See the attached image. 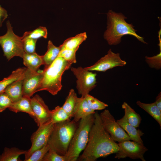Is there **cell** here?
<instances>
[{"instance_id": "6da1fadb", "label": "cell", "mask_w": 161, "mask_h": 161, "mask_svg": "<svg viewBox=\"0 0 161 161\" xmlns=\"http://www.w3.org/2000/svg\"><path fill=\"white\" fill-rule=\"evenodd\" d=\"M94 121L90 130L88 142L83 153L77 159L79 161H95L100 157L116 153L118 144L104 128L100 115L94 114Z\"/></svg>"}, {"instance_id": "7a4b0ae2", "label": "cell", "mask_w": 161, "mask_h": 161, "mask_svg": "<svg viewBox=\"0 0 161 161\" xmlns=\"http://www.w3.org/2000/svg\"><path fill=\"white\" fill-rule=\"evenodd\" d=\"M106 14L107 27L103 37L109 45L119 44L122 41V37L126 35L134 36L140 41L147 44L143 37L137 33V30L133 25L126 21L127 18L122 13H116L112 10H109Z\"/></svg>"}, {"instance_id": "3957f363", "label": "cell", "mask_w": 161, "mask_h": 161, "mask_svg": "<svg viewBox=\"0 0 161 161\" xmlns=\"http://www.w3.org/2000/svg\"><path fill=\"white\" fill-rule=\"evenodd\" d=\"M72 64L63 58L58 56L48 67L43 70V77L37 92L45 90L53 95H57L62 88V76Z\"/></svg>"}, {"instance_id": "277c9868", "label": "cell", "mask_w": 161, "mask_h": 161, "mask_svg": "<svg viewBox=\"0 0 161 161\" xmlns=\"http://www.w3.org/2000/svg\"><path fill=\"white\" fill-rule=\"evenodd\" d=\"M78 122L69 119L54 124L47 144L50 148L61 156L66 154Z\"/></svg>"}, {"instance_id": "5b68a950", "label": "cell", "mask_w": 161, "mask_h": 161, "mask_svg": "<svg viewBox=\"0 0 161 161\" xmlns=\"http://www.w3.org/2000/svg\"><path fill=\"white\" fill-rule=\"evenodd\" d=\"M94 114L81 119L64 156L66 161H76L88 142L89 133L94 122Z\"/></svg>"}, {"instance_id": "8992f818", "label": "cell", "mask_w": 161, "mask_h": 161, "mask_svg": "<svg viewBox=\"0 0 161 161\" xmlns=\"http://www.w3.org/2000/svg\"><path fill=\"white\" fill-rule=\"evenodd\" d=\"M7 32L4 35L0 36V45L4 53V55L8 61L15 56L22 58L25 53L22 36L16 35L13 31V27L10 21L6 23Z\"/></svg>"}, {"instance_id": "52a82bcc", "label": "cell", "mask_w": 161, "mask_h": 161, "mask_svg": "<svg viewBox=\"0 0 161 161\" xmlns=\"http://www.w3.org/2000/svg\"><path fill=\"white\" fill-rule=\"evenodd\" d=\"M71 69L77 79L76 88L79 94L85 97L96 86V74L81 66L72 67Z\"/></svg>"}, {"instance_id": "ba28073f", "label": "cell", "mask_w": 161, "mask_h": 161, "mask_svg": "<svg viewBox=\"0 0 161 161\" xmlns=\"http://www.w3.org/2000/svg\"><path fill=\"white\" fill-rule=\"evenodd\" d=\"M54 124L51 120L38 126L37 130L31 137L32 145L30 148L27 151L25 154V161L35 151L40 149L47 144L52 131Z\"/></svg>"}, {"instance_id": "9c48e42d", "label": "cell", "mask_w": 161, "mask_h": 161, "mask_svg": "<svg viewBox=\"0 0 161 161\" xmlns=\"http://www.w3.org/2000/svg\"><path fill=\"white\" fill-rule=\"evenodd\" d=\"M100 115L104 128L115 141L119 143L131 140L109 110L105 109Z\"/></svg>"}, {"instance_id": "30bf717a", "label": "cell", "mask_w": 161, "mask_h": 161, "mask_svg": "<svg viewBox=\"0 0 161 161\" xmlns=\"http://www.w3.org/2000/svg\"><path fill=\"white\" fill-rule=\"evenodd\" d=\"M118 144L119 149L116 153L115 158L119 159L129 157L132 159H140L142 161H145L144 154L148 149L143 145L130 140L119 142Z\"/></svg>"}, {"instance_id": "8fae6325", "label": "cell", "mask_w": 161, "mask_h": 161, "mask_svg": "<svg viewBox=\"0 0 161 161\" xmlns=\"http://www.w3.org/2000/svg\"><path fill=\"white\" fill-rule=\"evenodd\" d=\"M126 64V62L121 59L120 53H114L110 49L106 55L101 58L94 64L84 68L90 71L104 72L115 67L124 66Z\"/></svg>"}, {"instance_id": "7c38bea8", "label": "cell", "mask_w": 161, "mask_h": 161, "mask_svg": "<svg viewBox=\"0 0 161 161\" xmlns=\"http://www.w3.org/2000/svg\"><path fill=\"white\" fill-rule=\"evenodd\" d=\"M31 104L34 120L38 127L51 120V110L40 96H34L31 98Z\"/></svg>"}, {"instance_id": "4fadbf2b", "label": "cell", "mask_w": 161, "mask_h": 161, "mask_svg": "<svg viewBox=\"0 0 161 161\" xmlns=\"http://www.w3.org/2000/svg\"><path fill=\"white\" fill-rule=\"evenodd\" d=\"M43 77V70L34 72L27 68L22 81L23 96L31 97L35 91Z\"/></svg>"}, {"instance_id": "5bb4252c", "label": "cell", "mask_w": 161, "mask_h": 161, "mask_svg": "<svg viewBox=\"0 0 161 161\" xmlns=\"http://www.w3.org/2000/svg\"><path fill=\"white\" fill-rule=\"evenodd\" d=\"M95 112L90 107L85 97H78L72 117L75 121L78 122L82 118Z\"/></svg>"}, {"instance_id": "9a60e30c", "label": "cell", "mask_w": 161, "mask_h": 161, "mask_svg": "<svg viewBox=\"0 0 161 161\" xmlns=\"http://www.w3.org/2000/svg\"><path fill=\"white\" fill-rule=\"evenodd\" d=\"M31 99L30 97L23 96L18 101L12 103L8 109L15 113L19 112L26 113L34 118L35 114L32 109Z\"/></svg>"}, {"instance_id": "2e32d148", "label": "cell", "mask_w": 161, "mask_h": 161, "mask_svg": "<svg viewBox=\"0 0 161 161\" xmlns=\"http://www.w3.org/2000/svg\"><path fill=\"white\" fill-rule=\"evenodd\" d=\"M117 121L124 131L127 132L131 140L143 145V142L141 137L143 135L144 133L141 131L137 130L136 127L129 124L124 116Z\"/></svg>"}, {"instance_id": "e0dca14e", "label": "cell", "mask_w": 161, "mask_h": 161, "mask_svg": "<svg viewBox=\"0 0 161 161\" xmlns=\"http://www.w3.org/2000/svg\"><path fill=\"white\" fill-rule=\"evenodd\" d=\"M24 64L30 70L37 72L41 65L44 64L43 56L35 52L33 53H25L23 58Z\"/></svg>"}, {"instance_id": "ac0fdd59", "label": "cell", "mask_w": 161, "mask_h": 161, "mask_svg": "<svg viewBox=\"0 0 161 161\" xmlns=\"http://www.w3.org/2000/svg\"><path fill=\"white\" fill-rule=\"evenodd\" d=\"M23 79L14 82L5 90L4 92L8 96L12 103L18 101L23 96L22 89Z\"/></svg>"}, {"instance_id": "d6986e66", "label": "cell", "mask_w": 161, "mask_h": 161, "mask_svg": "<svg viewBox=\"0 0 161 161\" xmlns=\"http://www.w3.org/2000/svg\"><path fill=\"white\" fill-rule=\"evenodd\" d=\"M27 68H19L13 71L7 77L0 81V94L4 92L6 88L14 82L23 79Z\"/></svg>"}, {"instance_id": "ffe728a7", "label": "cell", "mask_w": 161, "mask_h": 161, "mask_svg": "<svg viewBox=\"0 0 161 161\" xmlns=\"http://www.w3.org/2000/svg\"><path fill=\"white\" fill-rule=\"evenodd\" d=\"M61 50L60 46L56 47L51 41H48L47 50L45 54L42 56L44 68L48 67L58 57Z\"/></svg>"}, {"instance_id": "44dd1931", "label": "cell", "mask_w": 161, "mask_h": 161, "mask_svg": "<svg viewBox=\"0 0 161 161\" xmlns=\"http://www.w3.org/2000/svg\"><path fill=\"white\" fill-rule=\"evenodd\" d=\"M122 107L124 109V116L127 121L134 126L136 128L138 127L141 120L140 115L125 102L123 103Z\"/></svg>"}, {"instance_id": "7402d4cb", "label": "cell", "mask_w": 161, "mask_h": 161, "mask_svg": "<svg viewBox=\"0 0 161 161\" xmlns=\"http://www.w3.org/2000/svg\"><path fill=\"white\" fill-rule=\"evenodd\" d=\"M86 32L76 35L74 37L66 39L60 46L61 50L64 49H74L79 48L80 45L87 38Z\"/></svg>"}, {"instance_id": "603a6c76", "label": "cell", "mask_w": 161, "mask_h": 161, "mask_svg": "<svg viewBox=\"0 0 161 161\" xmlns=\"http://www.w3.org/2000/svg\"><path fill=\"white\" fill-rule=\"evenodd\" d=\"M27 150H21L17 148H10L5 147L1 155H0V161H19V156L24 154Z\"/></svg>"}, {"instance_id": "cb8c5ba5", "label": "cell", "mask_w": 161, "mask_h": 161, "mask_svg": "<svg viewBox=\"0 0 161 161\" xmlns=\"http://www.w3.org/2000/svg\"><path fill=\"white\" fill-rule=\"evenodd\" d=\"M137 104L154 118L161 127V111L158 108L155 102L151 103H143L137 101Z\"/></svg>"}, {"instance_id": "d4e9b609", "label": "cell", "mask_w": 161, "mask_h": 161, "mask_svg": "<svg viewBox=\"0 0 161 161\" xmlns=\"http://www.w3.org/2000/svg\"><path fill=\"white\" fill-rule=\"evenodd\" d=\"M78 97L73 89H71L67 97L65 103L62 106L64 110L69 115L73 117L74 110Z\"/></svg>"}, {"instance_id": "484cf974", "label": "cell", "mask_w": 161, "mask_h": 161, "mask_svg": "<svg viewBox=\"0 0 161 161\" xmlns=\"http://www.w3.org/2000/svg\"><path fill=\"white\" fill-rule=\"evenodd\" d=\"M51 120L53 124L62 122L71 118L62 107L59 106L51 110Z\"/></svg>"}, {"instance_id": "4316f807", "label": "cell", "mask_w": 161, "mask_h": 161, "mask_svg": "<svg viewBox=\"0 0 161 161\" xmlns=\"http://www.w3.org/2000/svg\"><path fill=\"white\" fill-rule=\"evenodd\" d=\"M47 34L46 27L40 26L32 31L25 32L23 35L26 38L37 40L41 37L47 38Z\"/></svg>"}, {"instance_id": "83f0119b", "label": "cell", "mask_w": 161, "mask_h": 161, "mask_svg": "<svg viewBox=\"0 0 161 161\" xmlns=\"http://www.w3.org/2000/svg\"><path fill=\"white\" fill-rule=\"evenodd\" d=\"M89 106L93 110H101L105 109L108 105L89 95L85 97Z\"/></svg>"}, {"instance_id": "f1b7e54d", "label": "cell", "mask_w": 161, "mask_h": 161, "mask_svg": "<svg viewBox=\"0 0 161 161\" xmlns=\"http://www.w3.org/2000/svg\"><path fill=\"white\" fill-rule=\"evenodd\" d=\"M50 148L47 144L43 148L35 151L25 161H42L44 156Z\"/></svg>"}, {"instance_id": "f546056e", "label": "cell", "mask_w": 161, "mask_h": 161, "mask_svg": "<svg viewBox=\"0 0 161 161\" xmlns=\"http://www.w3.org/2000/svg\"><path fill=\"white\" fill-rule=\"evenodd\" d=\"M78 48L74 49H64L61 50L58 56L63 58L66 61L72 63H75L77 61L76 53Z\"/></svg>"}, {"instance_id": "4dcf8cb0", "label": "cell", "mask_w": 161, "mask_h": 161, "mask_svg": "<svg viewBox=\"0 0 161 161\" xmlns=\"http://www.w3.org/2000/svg\"><path fill=\"white\" fill-rule=\"evenodd\" d=\"M160 43L161 42H159V45L160 47V52L159 54L153 57H149L146 56L145 57V61L149 66L157 69H160L161 66V44Z\"/></svg>"}, {"instance_id": "1f68e13d", "label": "cell", "mask_w": 161, "mask_h": 161, "mask_svg": "<svg viewBox=\"0 0 161 161\" xmlns=\"http://www.w3.org/2000/svg\"><path fill=\"white\" fill-rule=\"evenodd\" d=\"M23 39L24 49L25 53H33L35 52V46L37 40L22 36Z\"/></svg>"}, {"instance_id": "d6a6232c", "label": "cell", "mask_w": 161, "mask_h": 161, "mask_svg": "<svg viewBox=\"0 0 161 161\" xmlns=\"http://www.w3.org/2000/svg\"><path fill=\"white\" fill-rule=\"evenodd\" d=\"M42 161H66L64 156L60 155L50 148L44 156Z\"/></svg>"}, {"instance_id": "836d02e7", "label": "cell", "mask_w": 161, "mask_h": 161, "mask_svg": "<svg viewBox=\"0 0 161 161\" xmlns=\"http://www.w3.org/2000/svg\"><path fill=\"white\" fill-rule=\"evenodd\" d=\"M12 102L4 92L0 94V113L11 106Z\"/></svg>"}, {"instance_id": "e575fe53", "label": "cell", "mask_w": 161, "mask_h": 161, "mask_svg": "<svg viewBox=\"0 0 161 161\" xmlns=\"http://www.w3.org/2000/svg\"><path fill=\"white\" fill-rule=\"evenodd\" d=\"M8 16L7 11L0 5V27H2L3 23Z\"/></svg>"}, {"instance_id": "d590c367", "label": "cell", "mask_w": 161, "mask_h": 161, "mask_svg": "<svg viewBox=\"0 0 161 161\" xmlns=\"http://www.w3.org/2000/svg\"><path fill=\"white\" fill-rule=\"evenodd\" d=\"M155 103L160 110L161 111V93L160 92L156 98Z\"/></svg>"}]
</instances>
